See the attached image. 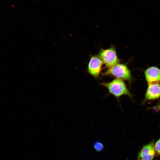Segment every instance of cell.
<instances>
[{
    "label": "cell",
    "instance_id": "1",
    "mask_svg": "<svg viewBox=\"0 0 160 160\" xmlns=\"http://www.w3.org/2000/svg\"><path fill=\"white\" fill-rule=\"evenodd\" d=\"M100 84L106 88L109 93L117 99L123 95H127L132 98L131 94L122 79H116L109 82H103Z\"/></svg>",
    "mask_w": 160,
    "mask_h": 160
},
{
    "label": "cell",
    "instance_id": "2",
    "mask_svg": "<svg viewBox=\"0 0 160 160\" xmlns=\"http://www.w3.org/2000/svg\"><path fill=\"white\" fill-rule=\"evenodd\" d=\"M103 75L111 76L129 82H131L132 79L130 71L125 65L122 64L118 63L109 68Z\"/></svg>",
    "mask_w": 160,
    "mask_h": 160
},
{
    "label": "cell",
    "instance_id": "3",
    "mask_svg": "<svg viewBox=\"0 0 160 160\" xmlns=\"http://www.w3.org/2000/svg\"><path fill=\"white\" fill-rule=\"evenodd\" d=\"M99 57L105 65L109 68L118 63L119 61L116 50L113 47L106 49H101L99 54Z\"/></svg>",
    "mask_w": 160,
    "mask_h": 160
},
{
    "label": "cell",
    "instance_id": "4",
    "mask_svg": "<svg viewBox=\"0 0 160 160\" xmlns=\"http://www.w3.org/2000/svg\"><path fill=\"white\" fill-rule=\"evenodd\" d=\"M103 63V62L99 57L92 56L88 65V72L92 76L98 77L101 72Z\"/></svg>",
    "mask_w": 160,
    "mask_h": 160
},
{
    "label": "cell",
    "instance_id": "5",
    "mask_svg": "<svg viewBox=\"0 0 160 160\" xmlns=\"http://www.w3.org/2000/svg\"><path fill=\"white\" fill-rule=\"evenodd\" d=\"M160 97V83L158 82L149 84L143 102L153 100Z\"/></svg>",
    "mask_w": 160,
    "mask_h": 160
},
{
    "label": "cell",
    "instance_id": "6",
    "mask_svg": "<svg viewBox=\"0 0 160 160\" xmlns=\"http://www.w3.org/2000/svg\"><path fill=\"white\" fill-rule=\"evenodd\" d=\"M155 154L154 145L151 142L143 147L138 155L137 160H152Z\"/></svg>",
    "mask_w": 160,
    "mask_h": 160
},
{
    "label": "cell",
    "instance_id": "7",
    "mask_svg": "<svg viewBox=\"0 0 160 160\" xmlns=\"http://www.w3.org/2000/svg\"><path fill=\"white\" fill-rule=\"evenodd\" d=\"M146 80L148 84L160 82V69L151 66L147 69L144 72Z\"/></svg>",
    "mask_w": 160,
    "mask_h": 160
},
{
    "label": "cell",
    "instance_id": "8",
    "mask_svg": "<svg viewBox=\"0 0 160 160\" xmlns=\"http://www.w3.org/2000/svg\"><path fill=\"white\" fill-rule=\"evenodd\" d=\"M94 146L95 149L98 151L102 150L103 148L102 144L99 142L95 143L94 144Z\"/></svg>",
    "mask_w": 160,
    "mask_h": 160
},
{
    "label": "cell",
    "instance_id": "9",
    "mask_svg": "<svg viewBox=\"0 0 160 160\" xmlns=\"http://www.w3.org/2000/svg\"><path fill=\"white\" fill-rule=\"evenodd\" d=\"M154 148L156 152L160 154V138L155 143Z\"/></svg>",
    "mask_w": 160,
    "mask_h": 160
},
{
    "label": "cell",
    "instance_id": "10",
    "mask_svg": "<svg viewBox=\"0 0 160 160\" xmlns=\"http://www.w3.org/2000/svg\"><path fill=\"white\" fill-rule=\"evenodd\" d=\"M156 108L160 111V103H159L156 107Z\"/></svg>",
    "mask_w": 160,
    "mask_h": 160
}]
</instances>
